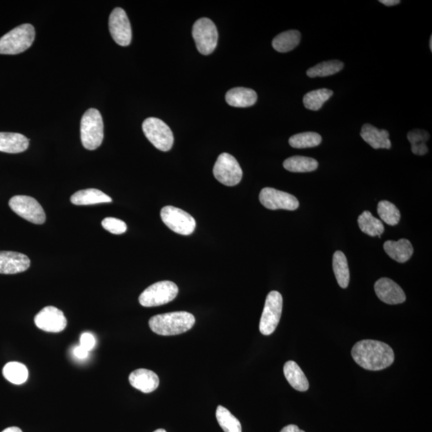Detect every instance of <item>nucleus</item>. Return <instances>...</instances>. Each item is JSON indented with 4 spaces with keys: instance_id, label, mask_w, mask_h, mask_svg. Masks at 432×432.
<instances>
[{
    "instance_id": "nucleus-32",
    "label": "nucleus",
    "mask_w": 432,
    "mask_h": 432,
    "mask_svg": "<svg viewBox=\"0 0 432 432\" xmlns=\"http://www.w3.org/2000/svg\"><path fill=\"white\" fill-rule=\"evenodd\" d=\"M322 142V137L316 132L296 134L289 139V144L294 148L303 149L317 147Z\"/></svg>"
},
{
    "instance_id": "nucleus-9",
    "label": "nucleus",
    "mask_w": 432,
    "mask_h": 432,
    "mask_svg": "<svg viewBox=\"0 0 432 432\" xmlns=\"http://www.w3.org/2000/svg\"><path fill=\"white\" fill-rule=\"evenodd\" d=\"M213 174L219 183L228 187L239 184L243 177V170L239 164L228 153L219 155L215 164Z\"/></svg>"
},
{
    "instance_id": "nucleus-20",
    "label": "nucleus",
    "mask_w": 432,
    "mask_h": 432,
    "mask_svg": "<svg viewBox=\"0 0 432 432\" xmlns=\"http://www.w3.org/2000/svg\"><path fill=\"white\" fill-rule=\"evenodd\" d=\"M29 147V139L25 135L13 132H0V152L17 154Z\"/></svg>"
},
{
    "instance_id": "nucleus-11",
    "label": "nucleus",
    "mask_w": 432,
    "mask_h": 432,
    "mask_svg": "<svg viewBox=\"0 0 432 432\" xmlns=\"http://www.w3.org/2000/svg\"><path fill=\"white\" fill-rule=\"evenodd\" d=\"M10 208L20 217L35 224H43L46 214L36 199L28 195H16L9 201Z\"/></svg>"
},
{
    "instance_id": "nucleus-18",
    "label": "nucleus",
    "mask_w": 432,
    "mask_h": 432,
    "mask_svg": "<svg viewBox=\"0 0 432 432\" xmlns=\"http://www.w3.org/2000/svg\"><path fill=\"white\" fill-rule=\"evenodd\" d=\"M361 137L374 149H390L391 143L388 130H380L371 124H364L362 127Z\"/></svg>"
},
{
    "instance_id": "nucleus-8",
    "label": "nucleus",
    "mask_w": 432,
    "mask_h": 432,
    "mask_svg": "<svg viewBox=\"0 0 432 432\" xmlns=\"http://www.w3.org/2000/svg\"><path fill=\"white\" fill-rule=\"evenodd\" d=\"M283 311V297L278 291H273L268 295L259 323L260 333L269 335L274 333L279 323Z\"/></svg>"
},
{
    "instance_id": "nucleus-31",
    "label": "nucleus",
    "mask_w": 432,
    "mask_h": 432,
    "mask_svg": "<svg viewBox=\"0 0 432 432\" xmlns=\"http://www.w3.org/2000/svg\"><path fill=\"white\" fill-rule=\"evenodd\" d=\"M344 63L340 60H330L320 63L311 68L306 75L311 78L329 77L338 73L344 68Z\"/></svg>"
},
{
    "instance_id": "nucleus-30",
    "label": "nucleus",
    "mask_w": 432,
    "mask_h": 432,
    "mask_svg": "<svg viewBox=\"0 0 432 432\" xmlns=\"http://www.w3.org/2000/svg\"><path fill=\"white\" fill-rule=\"evenodd\" d=\"M216 419L224 432H242V426L235 415L223 406H218L216 409Z\"/></svg>"
},
{
    "instance_id": "nucleus-22",
    "label": "nucleus",
    "mask_w": 432,
    "mask_h": 432,
    "mask_svg": "<svg viewBox=\"0 0 432 432\" xmlns=\"http://www.w3.org/2000/svg\"><path fill=\"white\" fill-rule=\"evenodd\" d=\"M112 201V199L109 195L95 188L79 190L71 197V202L78 206L110 203Z\"/></svg>"
},
{
    "instance_id": "nucleus-25",
    "label": "nucleus",
    "mask_w": 432,
    "mask_h": 432,
    "mask_svg": "<svg viewBox=\"0 0 432 432\" xmlns=\"http://www.w3.org/2000/svg\"><path fill=\"white\" fill-rule=\"evenodd\" d=\"M333 271L338 284L342 288L348 287L350 281V271L348 259L341 251H336L333 255Z\"/></svg>"
},
{
    "instance_id": "nucleus-3",
    "label": "nucleus",
    "mask_w": 432,
    "mask_h": 432,
    "mask_svg": "<svg viewBox=\"0 0 432 432\" xmlns=\"http://www.w3.org/2000/svg\"><path fill=\"white\" fill-rule=\"evenodd\" d=\"M36 32L32 24L25 23L0 38V54L17 55L32 46Z\"/></svg>"
},
{
    "instance_id": "nucleus-14",
    "label": "nucleus",
    "mask_w": 432,
    "mask_h": 432,
    "mask_svg": "<svg viewBox=\"0 0 432 432\" xmlns=\"http://www.w3.org/2000/svg\"><path fill=\"white\" fill-rule=\"evenodd\" d=\"M35 324L47 333H58L66 328L68 320L61 310L48 306L36 315Z\"/></svg>"
},
{
    "instance_id": "nucleus-37",
    "label": "nucleus",
    "mask_w": 432,
    "mask_h": 432,
    "mask_svg": "<svg viewBox=\"0 0 432 432\" xmlns=\"http://www.w3.org/2000/svg\"><path fill=\"white\" fill-rule=\"evenodd\" d=\"M411 152L416 155H424L429 153V148L426 144L411 145Z\"/></svg>"
},
{
    "instance_id": "nucleus-34",
    "label": "nucleus",
    "mask_w": 432,
    "mask_h": 432,
    "mask_svg": "<svg viewBox=\"0 0 432 432\" xmlns=\"http://www.w3.org/2000/svg\"><path fill=\"white\" fill-rule=\"evenodd\" d=\"M102 226L105 230L114 235L124 234L128 229L127 224L123 220L112 217L104 219Z\"/></svg>"
},
{
    "instance_id": "nucleus-29",
    "label": "nucleus",
    "mask_w": 432,
    "mask_h": 432,
    "mask_svg": "<svg viewBox=\"0 0 432 432\" xmlns=\"http://www.w3.org/2000/svg\"><path fill=\"white\" fill-rule=\"evenodd\" d=\"M333 92L329 89H318L306 93L304 97V104L306 109L314 110H320L324 103L333 97Z\"/></svg>"
},
{
    "instance_id": "nucleus-23",
    "label": "nucleus",
    "mask_w": 432,
    "mask_h": 432,
    "mask_svg": "<svg viewBox=\"0 0 432 432\" xmlns=\"http://www.w3.org/2000/svg\"><path fill=\"white\" fill-rule=\"evenodd\" d=\"M284 373L285 378L293 388L299 391H306L309 389V383L304 371L294 361H288L284 364Z\"/></svg>"
},
{
    "instance_id": "nucleus-28",
    "label": "nucleus",
    "mask_w": 432,
    "mask_h": 432,
    "mask_svg": "<svg viewBox=\"0 0 432 432\" xmlns=\"http://www.w3.org/2000/svg\"><path fill=\"white\" fill-rule=\"evenodd\" d=\"M4 378L13 384H23L28 379L27 366L19 362H10L3 369Z\"/></svg>"
},
{
    "instance_id": "nucleus-21",
    "label": "nucleus",
    "mask_w": 432,
    "mask_h": 432,
    "mask_svg": "<svg viewBox=\"0 0 432 432\" xmlns=\"http://www.w3.org/2000/svg\"><path fill=\"white\" fill-rule=\"evenodd\" d=\"M226 101L235 108L252 107L257 101V94L254 90L246 88H235L226 94Z\"/></svg>"
},
{
    "instance_id": "nucleus-2",
    "label": "nucleus",
    "mask_w": 432,
    "mask_h": 432,
    "mask_svg": "<svg viewBox=\"0 0 432 432\" xmlns=\"http://www.w3.org/2000/svg\"><path fill=\"white\" fill-rule=\"evenodd\" d=\"M195 323V316L187 311H175L153 316L149 320V326L153 333L159 335H177L187 333Z\"/></svg>"
},
{
    "instance_id": "nucleus-27",
    "label": "nucleus",
    "mask_w": 432,
    "mask_h": 432,
    "mask_svg": "<svg viewBox=\"0 0 432 432\" xmlns=\"http://www.w3.org/2000/svg\"><path fill=\"white\" fill-rule=\"evenodd\" d=\"M319 164L315 159L305 157H290L284 162V168L291 173H311L318 168Z\"/></svg>"
},
{
    "instance_id": "nucleus-1",
    "label": "nucleus",
    "mask_w": 432,
    "mask_h": 432,
    "mask_svg": "<svg viewBox=\"0 0 432 432\" xmlns=\"http://www.w3.org/2000/svg\"><path fill=\"white\" fill-rule=\"evenodd\" d=\"M351 355L355 363L369 371H381L393 364L395 354L393 348L378 340H365L356 343Z\"/></svg>"
},
{
    "instance_id": "nucleus-7",
    "label": "nucleus",
    "mask_w": 432,
    "mask_h": 432,
    "mask_svg": "<svg viewBox=\"0 0 432 432\" xmlns=\"http://www.w3.org/2000/svg\"><path fill=\"white\" fill-rule=\"evenodd\" d=\"M193 36L198 51L202 55L212 54L217 46V28L210 19L197 20L193 25Z\"/></svg>"
},
{
    "instance_id": "nucleus-36",
    "label": "nucleus",
    "mask_w": 432,
    "mask_h": 432,
    "mask_svg": "<svg viewBox=\"0 0 432 432\" xmlns=\"http://www.w3.org/2000/svg\"><path fill=\"white\" fill-rule=\"evenodd\" d=\"M80 346L88 351H92L95 346V339L92 334L85 333L80 337Z\"/></svg>"
},
{
    "instance_id": "nucleus-26",
    "label": "nucleus",
    "mask_w": 432,
    "mask_h": 432,
    "mask_svg": "<svg viewBox=\"0 0 432 432\" xmlns=\"http://www.w3.org/2000/svg\"><path fill=\"white\" fill-rule=\"evenodd\" d=\"M358 224L362 232L370 236H379L384 233V226L383 222L377 218L374 217L369 210H365L358 218Z\"/></svg>"
},
{
    "instance_id": "nucleus-6",
    "label": "nucleus",
    "mask_w": 432,
    "mask_h": 432,
    "mask_svg": "<svg viewBox=\"0 0 432 432\" xmlns=\"http://www.w3.org/2000/svg\"><path fill=\"white\" fill-rule=\"evenodd\" d=\"M143 130L145 137L149 141L162 152H168L174 144V135L172 130L163 120L150 117L143 123Z\"/></svg>"
},
{
    "instance_id": "nucleus-10",
    "label": "nucleus",
    "mask_w": 432,
    "mask_h": 432,
    "mask_svg": "<svg viewBox=\"0 0 432 432\" xmlns=\"http://www.w3.org/2000/svg\"><path fill=\"white\" fill-rule=\"evenodd\" d=\"M160 216L169 229L179 235L193 234L197 227V223L192 215L173 206H166L163 208Z\"/></svg>"
},
{
    "instance_id": "nucleus-39",
    "label": "nucleus",
    "mask_w": 432,
    "mask_h": 432,
    "mask_svg": "<svg viewBox=\"0 0 432 432\" xmlns=\"http://www.w3.org/2000/svg\"><path fill=\"white\" fill-rule=\"evenodd\" d=\"M280 432H305L303 430L299 429L298 426L294 424H290L284 426Z\"/></svg>"
},
{
    "instance_id": "nucleus-41",
    "label": "nucleus",
    "mask_w": 432,
    "mask_h": 432,
    "mask_svg": "<svg viewBox=\"0 0 432 432\" xmlns=\"http://www.w3.org/2000/svg\"><path fill=\"white\" fill-rule=\"evenodd\" d=\"M2 432H23L21 429L17 428V426H11L3 430Z\"/></svg>"
},
{
    "instance_id": "nucleus-12",
    "label": "nucleus",
    "mask_w": 432,
    "mask_h": 432,
    "mask_svg": "<svg viewBox=\"0 0 432 432\" xmlns=\"http://www.w3.org/2000/svg\"><path fill=\"white\" fill-rule=\"evenodd\" d=\"M109 30L115 42L122 47H127L132 42V27L124 10L115 8L109 17Z\"/></svg>"
},
{
    "instance_id": "nucleus-19",
    "label": "nucleus",
    "mask_w": 432,
    "mask_h": 432,
    "mask_svg": "<svg viewBox=\"0 0 432 432\" xmlns=\"http://www.w3.org/2000/svg\"><path fill=\"white\" fill-rule=\"evenodd\" d=\"M384 248L386 253L398 263L406 262L414 253L413 244L406 239H401L398 241H386Z\"/></svg>"
},
{
    "instance_id": "nucleus-15",
    "label": "nucleus",
    "mask_w": 432,
    "mask_h": 432,
    "mask_svg": "<svg viewBox=\"0 0 432 432\" xmlns=\"http://www.w3.org/2000/svg\"><path fill=\"white\" fill-rule=\"evenodd\" d=\"M375 291L384 303L394 305L405 302L406 295L398 284L389 278H381L375 284Z\"/></svg>"
},
{
    "instance_id": "nucleus-35",
    "label": "nucleus",
    "mask_w": 432,
    "mask_h": 432,
    "mask_svg": "<svg viewBox=\"0 0 432 432\" xmlns=\"http://www.w3.org/2000/svg\"><path fill=\"white\" fill-rule=\"evenodd\" d=\"M429 138V133L424 130L416 129L411 130L408 134V139L411 145L426 144Z\"/></svg>"
},
{
    "instance_id": "nucleus-40",
    "label": "nucleus",
    "mask_w": 432,
    "mask_h": 432,
    "mask_svg": "<svg viewBox=\"0 0 432 432\" xmlns=\"http://www.w3.org/2000/svg\"><path fill=\"white\" fill-rule=\"evenodd\" d=\"M380 3H383L385 6L393 7L400 3V0H380Z\"/></svg>"
},
{
    "instance_id": "nucleus-16",
    "label": "nucleus",
    "mask_w": 432,
    "mask_h": 432,
    "mask_svg": "<svg viewBox=\"0 0 432 432\" xmlns=\"http://www.w3.org/2000/svg\"><path fill=\"white\" fill-rule=\"evenodd\" d=\"M31 265L27 255L14 252H0V274L12 275L23 273Z\"/></svg>"
},
{
    "instance_id": "nucleus-5",
    "label": "nucleus",
    "mask_w": 432,
    "mask_h": 432,
    "mask_svg": "<svg viewBox=\"0 0 432 432\" xmlns=\"http://www.w3.org/2000/svg\"><path fill=\"white\" fill-rule=\"evenodd\" d=\"M178 293V286L172 281H160L144 290L139 301L145 308H152L172 302Z\"/></svg>"
},
{
    "instance_id": "nucleus-13",
    "label": "nucleus",
    "mask_w": 432,
    "mask_h": 432,
    "mask_svg": "<svg viewBox=\"0 0 432 432\" xmlns=\"http://www.w3.org/2000/svg\"><path fill=\"white\" fill-rule=\"evenodd\" d=\"M261 204L270 210H295L299 208V200L287 193L271 188H265L259 193Z\"/></svg>"
},
{
    "instance_id": "nucleus-43",
    "label": "nucleus",
    "mask_w": 432,
    "mask_h": 432,
    "mask_svg": "<svg viewBox=\"0 0 432 432\" xmlns=\"http://www.w3.org/2000/svg\"><path fill=\"white\" fill-rule=\"evenodd\" d=\"M154 432H167V431H166L164 429H157V431H155Z\"/></svg>"
},
{
    "instance_id": "nucleus-42",
    "label": "nucleus",
    "mask_w": 432,
    "mask_h": 432,
    "mask_svg": "<svg viewBox=\"0 0 432 432\" xmlns=\"http://www.w3.org/2000/svg\"><path fill=\"white\" fill-rule=\"evenodd\" d=\"M430 49H431V51H432V37H431V39H430Z\"/></svg>"
},
{
    "instance_id": "nucleus-33",
    "label": "nucleus",
    "mask_w": 432,
    "mask_h": 432,
    "mask_svg": "<svg viewBox=\"0 0 432 432\" xmlns=\"http://www.w3.org/2000/svg\"><path fill=\"white\" fill-rule=\"evenodd\" d=\"M377 213L384 223L395 226L400 220V213L396 206L386 200H382L378 204Z\"/></svg>"
},
{
    "instance_id": "nucleus-4",
    "label": "nucleus",
    "mask_w": 432,
    "mask_h": 432,
    "mask_svg": "<svg viewBox=\"0 0 432 432\" xmlns=\"http://www.w3.org/2000/svg\"><path fill=\"white\" fill-rule=\"evenodd\" d=\"M80 135L84 147L88 150L97 149L104 139V122L97 109L90 108L83 115Z\"/></svg>"
},
{
    "instance_id": "nucleus-24",
    "label": "nucleus",
    "mask_w": 432,
    "mask_h": 432,
    "mask_svg": "<svg viewBox=\"0 0 432 432\" xmlns=\"http://www.w3.org/2000/svg\"><path fill=\"white\" fill-rule=\"evenodd\" d=\"M301 34L296 30L280 33L273 41V46L275 51L286 53L293 51L300 44Z\"/></svg>"
},
{
    "instance_id": "nucleus-17",
    "label": "nucleus",
    "mask_w": 432,
    "mask_h": 432,
    "mask_svg": "<svg viewBox=\"0 0 432 432\" xmlns=\"http://www.w3.org/2000/svg\"><path fill=\"white\" fill-rule=\"evenodd\" d=\"M129 382L133 388L144 393H150L158 389L159 379L153 371L137 369L129 375Z\"/></svg>"
},
{
    "instance_id": "nucleus-38",
    "label": "nucleus",
    "mask_w": 432,
    "mask_h": 432,
    "mask_svg": "<svg viewBox=\"0 0 432 432\" xmlns=\"http://www.w3.org/2000/svg\"><path fill=\"white\" fill-rule=\"evenodd\" d=\"M73 354L75 355V357H77L79 360H85L88 358L89 351H88L86 349H84V348H82L81 346L79 345L78 346H75L73 351Z\"/></svg>"
}]
</instances>
